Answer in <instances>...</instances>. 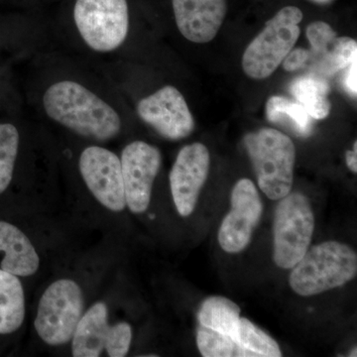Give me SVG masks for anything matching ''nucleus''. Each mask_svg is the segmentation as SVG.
Returning <instances> with one entry per match:
<instances>
[{
    "instance_id": "obj_25",
    "label": "nucleus",
    "mask_w": 357,
    "mask_h": 357,
    "mask_svg": "<svg viewBox=\"0 0 357 357\" xmlns=\"http://www.w3.org/2000/svg\"><path fill=\"white\" fill-rule=\"evenodd\" d=\"M347 72L344 77V88L351 96H356L357 93V59L352 61L351 64L347 66Z\"/></svg>"
},
{
    "instance_id": "obj_17",
    "label": "nucleus",
    "mask_w": 357,
    "mask_h": 357,
    "mask_svg": "<svg viewBox=\"0 0 357 357\" xmlns=\"http://www.w3.org/2000/svg\"><path fill=\"white\" fill-rule=\"evenodd\" d=\"M25 318V296L18 276L0 269V335L16 332Z\"/></svg>"
},
{
    "instance_id": "obj_10",
    "label": "nucleus",
    "mask_w": 357,
    "mask_h": 357,
    "mask_svg": "<svg viewBox=\"0 0 357 357\" xmlns=\"http://www.w3.org/2000/svg\"><path fill=\"white\" fill-rule=\"evenodd\" d=\"M121 163L126 206L134 213H144L161 167V152L153 145L134 141L122 151Z\"/></svg>"
},
{
    "instance_id": "obj_2",
    "label": "nucleus",
    "mask_w": 357,
    "mask_h": 357,
    "mask_svg": "<svg viewBox=\"0 0 357 357\" xmlns=\"http://www.w3.org/2000/svg\"><path fill=\"white\" fill-rule=\"evenodd\" d=\"M357 255L347 244L337 241L307 249L290 275V286L298 295L309 297L340 287L356 278Z\"/></svg>"
},
{
    "instance_id": "obj_23",
    "label": "nucleus",
    "mask_w": 357,
    "mask_h": 357,
    "mask_svg": "<svg viewBox=\"0 0 357 357\" xmlns=\"http://www.w3.org/2000/svg\"><path fill=\"white\" fill-rule=\"evenodd\" d=\"M20 149V133L10 123H0V194L13 181L14 166Z\"/></svg>"
},
{
    "instance_id": "obj_14",
    "label": "nucleus",
    "mask_w": 357,
    "mask_h": 357,
    "mask_svg": "<svg viewBox=\"0 0 357 357\" xmlns=\"http://www.w3.org/2000/svg\"><path fill=\"white\" fill-rule=\"evenodd\" d=\"M307 40L311 50H307L306 68L312 74L321 77H332L345 70L357 59V43L349 37H337L331 25L316 21L307 26Z\"/></svg>"
},
{
    "instance_id": "obj_15",
    "label": "nucleus",
    "mask_w": 357,
    "mask_h": 357,
    "mask_svg": "<svg viewBox=\"0 0 357 357\" xmlns=\"http://www.w3.org/2000/svg\"><path fill=\"white\" fill-rule=\"evenodd\" d=\"M181 34L194 43H208L217 36L227 13V0H172Z\"/></svg>"
},
{
    "instance_id": "obj_12",
    "label": "nucleus",
    "mask_w": 357,
    "mask_h": 357,
    "mask_svg": "<svg viewBox=\"0 0 357 357\" xmlns=\"http://www.w3.org/2000/svg\"><path fill=\"white\" fill-rule=\"evenodd\" d=\"M262 211L261 199L252 181L239 180L232 190L231 210L218 231V243L225 252L238 253L245 249Z\"/></svg>"
},
{
    "instance_id": "obj_22",
    "label": "nucleus",
    "mask_w": 357,
    "mask_h": 357,
    "mask_svg": "<svg viewBox=\"0 0 357 357\" xmlns=\"http://www.w3.org/2000/svg\"><path fill=\"white\" fill-rule=\"evenodd\" d=\"M236 342L243 349L252 351L256 357L282 356L280 347L273 338L245 318L239 319Z\"/></svg>"
},
{
    "instance_id": "obj_19",
    "label": "nucleus",
    "mask_w": 357,
    "mask_h": 357,
    "mask_svg": "<svg viewBox=\"0 0 357 357\" xmlns=\"http://www.w3.org/2000/svg\"><path fill=\"white\" fill-rule=\"evenodd\" d=\"M199 326L229 335L236 340L241 309L225 297H210L204 301L198 314Z\"/></svg>"
},
{
    "instance_id": "obj_18",
    "label": "nucleus",
    "mask_w": 357,
    "mask_h": 357,
    "mask_svg": "<svg viewBox=\"0 0 357 357\" xmlns=\"http://www.w3.org/2000/svg\"><path fill=\"white\" fill-rule=\"evenodd\" d=\"M330 89L325 77L314 74L297 77L290 84V93L314 119H324L330 114Z\"/></svg>"
},
{
    "instance_id": "obj_27",
    "label": "nucleus",
    "mask_w": 357,
    "mask_h": 357,
    "mask_svg": "<svg viewBox=\"0 0 357 357\" xmlns=\"http://www.w3.org/2000/svg\"><path fill=\"white\" fill-rule=\"evenodd\" d=\"M312 1L318 2V3H328V2L332 1V0H312Z\"/></svg>"
},
{
    "instance_id": "obj_24",
    "label": "nucleus",
    "mask_w": 357,
    "mask_h": 357,
    "mask_svg": "<svg viewBox=\"0 0 357 357\" xmlns=\"http://www.w3.org/2000/svg\"><path fill=\"white\" fill-rule=\"evenodd\" d=\"M307 61V50L298 48L295 50L292 49L282 63H283L284 69L287 72H295V70L306 68Z\"/></svg>"
},
{
    "instance_id": "obj_9",
    "label": "nucleus",
    "mask_w": 357,
    "mask_h": 357,
    "mask_svg": "<svg viewBox=\"0 0 357 357\" xmlns=\"http://www.w3.org/2000/svg\"><path fill=\"white\" fill-rule=\"evenodd\" d=\"M79 172L86 187L102 206L112 211L126 208L121 159L109 149L89 146L82 152Z\"/></svg>"
},
{
    "instance_id": "obj_26",
    "label": "nucleus",
    "mask_w": 357,
    "mask_h": 357,
    "mask_svg": "<svg viewBox=\"0 0 357 357\" xmlns=\"http://www.w3.org/2000/svg\"><path fill=\"white\" fill-rule=\"evenodd\" d=\"M347 159V164L349 168L351 169V172L356 174L357 172V142H354V149L351 151H347L345 155Z\"/></svg>"
},
{
    "instance_id": "obj_4",
    "label": "nucleus",
    "mask_w": 357,
    "mask_h": 357,
    "mask_svg": "<svg viewBox=\"0 0 357 357\" xmlns=\"http://www.w3.org/2000/svg\"><path fill=\"white\" fill-rule=\"evenodd\" d=\"M303 17L298 7L287 6L268 21L244 52L243 68L248 77L264 79L273 74L298 41Z\"/></svg>"
},
{
    "instance_id": "obj_20",
    "label": "nucleus",
    "mask_w": 357,
    "mask_h": 357,
    "mask_svg": "<svg viewBox=\"0 0 357 357\" xmlns=\"http://www.w3.org/2000/svg\"><path fill=\"white\" fill-rule=\"evenodd\" d=\"M266 117L272 123L287 126L300 136L312 132V117L299 102L284 96H274L266 103Z\"/></svg>"
},
{
    "instance_id": "obj_11",
    "label": "nucleus",
    "mask_w": 357,
    "mask_h": 357,
    "mask_svg": "<svg viewBox=\"0 0 357 357\" xmlns=\"http://www.w3.org/2000/svg\"><path fill=\"white\" fill-rule=\"evenodd\" d=\"M137 114L145 123L169 140H180L194 131V117L184 96L178 89L166 86L153 95L142 98Z\"/></svg>"
},
{
    "instance_id": "obj_13",
    "label": "nucleus",
    "mask_w": 357,
    "mask_h": 357,
    "mask_svg": "<svg viewBox=\"0 0 357 357\" xmlns=\"http://www.w3.org/2000/svg\"><path fill=\"white\" fill-rule=\"evenodd\" d=\"M210 153L202 143H192L178 152L170 173L174 203L182 217L196 208L199 192L210 172Z\"/></svg>"
},
{
    "instance_id": "obj_1",
    "label": "nucleus",
    "mask_w": 357,
    "mask_h": 357,
    "mask_svg": "<svg viewBox=\"0 0 357 357\" xmlns=\"http://www.w3.org/2000/svg\"><path fill=\"white\" fill-rule=\"evenodd\" d=\"M43 107L54 121L84 137L107 141L121 132L116 110L77 82L52 84L45 91Z\"/></svg>"
},
{
    "instance_id": "obj_16",
    "label": "nucleus",
    "mask_w": 357,
    "mask_h": 357,
    "mask_svg": "<svg viewBox=\"0 0 357 357\" xmlns=\"http://www.w3.org/2000/svg\"><path fill=\"white\" fill-rule=\"evenodd\" d=\"M39 266L38 253L26 234L11 223L0 222V269L27 277Z\"/></svg>"
},
{
    "instance_id": "obj_7",
    "label": "nucleus",
    "mask_w": 357,
    "mask_h": 357,
    "mask_svg": "<svg viewBox=\"0 0 357 357\" xmlns=\"http://www.w3.org/2000/svg\"><path fill=\"white\" fill-rule=\"evenodd\" d=\"M74 20L84 43L93 51L116 50L128 37L126 0H76Z\"/></svg>"
},
{
    "instance_id": "obj_21",
    "label": "nucleus",
    "mask_w": 357,
    "mask_h": 357,
    "mask_svg": "<svg viewBox=\"0 0 357 357\" xmlns=\"http://www.w3.org/2000/svg\"><path fill=\"white\" fill-rule=\"evenodd\" d=\"M197 344L204 357L255 356L252 351L237 344L234 338L203 326H199L197 333Z\"/></svg>"
},
{
    "instance_id": "obj_8",
    "label": "nucleus",
    "mask_w": 357,
    "mask_h": 357,
    "mask_svg": "<svg viewBox=\"0 0 357 357\" xmlns=\"http://www.w3.org/2000/svg\"><path fill=\"white\" fill-rule=\"evenodd\" d=\"M72 338L75 357H98L103 349L110 357H123L130 349L132 330L128 323L109 326L107 305L96 303L79 319Z\"/></svg>"
},
{
    "instance_id": "obj_28",
    "label": "nucleus",
    "mask_w": 357,
    "mask_h": 357,
    "mask_svg": "<svg viewBox=\"0 0 357 357\" xmlns=\"http://www.w3.org/2000/svg\"><path fill=\"white\" fill-rule=\"evenodd\" d=\"M357 356V354H356V347H354V351H351V356Z\"/></svg>"
},
{
    "instance_id": "obj_6",
    "label": "nucleus",
    "mask_w": 357,
    "mask_h": 357,
    "mask_svg": "<svg viewBox=\"0 0 357 357\" xmlns=\"http://www.w3.org/2000/svg\"><path fill=\"white\" fill-rule=\"evenodd\" d=\"M84 314L82 289L73 280L54 282L40 299L34 326L42 340L49 345L67 344Z\"/></svg>"
},
{
    "instance_id": "obj_5",
    "label": "nucleus",
    "mask_w": 357,
    "mask_h": 357,
    "mask_svg": "<svg viewBox=\"0 0 357 357\" xmlns=\"http://www.w3.org/2000/svg\"><path fill=\"white\" fill-rule=\"evenodd\" d=\"M314 229V218L309 199L300 192L281 199L275 211L274 261L290 269L306 255Z\"/></svg>"
},
{
    "instance_id": "obj_3",
    "label": "nucleus",
    "mask_w": 357,
    "mask_h": 357,
    "mask_svg": "<svg viewBox=\"0 0 357 357\" xmlns=\"http://www.w3.org/2000/svg\"><path fill=\"white\" fill-rule=\"evenodd\" d=\"M244 142L261 191L273 201L287 196L292 189L296 160L291 138L277 129L262 128L248 134Z\"/></svg>"
}]
</instances>
